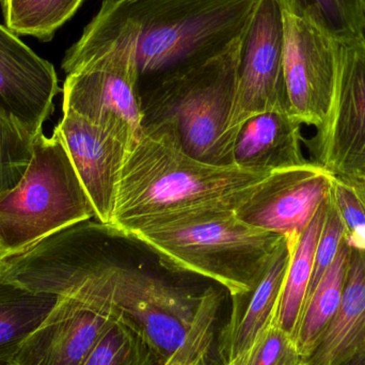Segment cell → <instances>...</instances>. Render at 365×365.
Returning a JSON list of instances; mask_svg holds the SVG:
<instances>
[{
  "instance_id": "6da1fadb",
  "label": "cell",
  "mask_w": 365,
  "mask_h": 365,
  "mask_svg": "<svg viewBox=\"0 0 365 365\" xmlns=\"http://www.w3.org/2000/svg\"><path fill=\"white\" fill-rule=\"evenodd\" d=\"M257 0H104L85 28L132 38L140 92L205 63L242 38Z\"/></svg>"
},
{
  "instance_id": "7a4b0ae2",
  "label": "cell",
  "mask_w": 365,
  "mask_h": 365,
  "mask_svg": "<svg viewBox=\"0 0 365 365\" xmlns=\"http://www.w3.org/2000/svg\"><path fill=\"white\" fill-rule=\"evenodd\" d=\"M268 175L206 164L166 137L141 130L126 158L108 227L130 236L189 210H235Z\"/></svg>"
},
{
  "instance_id": "3957f363",
  "label": "cell",
  "mask_w": 365,
  "mask_h": 365,
  "mask_svg": "<svg viewBox=\"0 0 365 365\" xmlns=\"http://www.w3.org/2000/svg\"><path fill=\"white\" fill-rule=\"evenodd\" d=\"M130 236L151 248L163 265L210 279L231 296L257 282L285 237L247 225L227 208L181 212Z\"/></svg>"
},
{
  "instance_id": "277c9868",
  "label": "cell",
  "mask_w": 365,
  "mask_h": 365,
  "mask_svg": "<svg viewBox=\"0 0 365 365\" xmlns=\"http://www.w3.org/2000/svg\"><path fill=\"white\" fill-rule=\"evenodd\" d=\"M240 38L218 57L171 75L141 93L143 130L166 137L195 160L234 166L229 132Z\"/></svg>"
},
{
  "instance_id": "5b68a950",
  "label": "cell",
  "mask_w": 365,
  "mask_h": 365,
  "mask_svg": "<svg viewBox=\"0 0 365 365\" xmlns=\"http://www.w3.org/2000/svg\"><path fill=\"white\" fill-rule=\"evenodd\" d=\"M96 217L59 135H38L19 182L0 193V252L12 257Z\"/></svg>"
},
{
  "instance_id": "8992f818",
  "label": "cell",
  "mask_w": 365,
  "mask_h": 365,
  "mask_svg": "<svg viewBox=\"0 0 365 365\" xmlns=\"http://www.w3.org/2000/svg\"><path fill=\"white\" fill-rule=\"evenodd\" d=\"M117 263L101 255L58 297L55 308L17 351L13 365H81L120 317L115 302Z\"/></svg>"
},
{
  "instance_id": "52a82bcc",
  "label": "cell",
  "mask_w": 365,
  "mask_h": 365,
  "mask_svg": "<svg viewBox=\"0 0 365 365\" xmlns=\"http://www.w3.org/2000/svg\"><path fill=\"white\" fill-rule=\"evenodd\" d=\"M284 23L279 0H257L240 38L235 100L229 132L267 111H289L284 66Z\"/></svg>"
},
{
  "instance_id": "ba28073f",
  "label": "cell",
  "mask_w": 365,
  "mask_h": 365,
  "mask_svg": "<svg viewBox=\"0 0 365 365\" xmlns=\"http://www.w3.org/2000/svg\"><path fill=\"white\" fill-rule=\"evenodd\" d=\"M282 10L289 111L302 125L319 132L334 103L340 41L311 19Z\"/></svg>"
},
{
  "instance_id": "9c48e42d",
  "label": "cell",
  "mask_w": 365,
  "mask_h": 365,
  "mask_svg": "<svg viewBox=\"0 0 365 365\" xmlns=\"http://www.w3.org/2000/svg\"><path fill=\"white\" fill-rule=\"evenodd\" d=\"M203 292L195 293L140 268L117 263L115 302L163 365L192 327Z\"/></svg>"
},
{
  "instance_id": "30bf717a",
  "label": "cell",
  "mask_w": 365,
  "mask_h": 365,
  "mask_svg": "<svg viewBox=\"0 0 365 365\" xmlns=\"http://www.w3.org/2000/svg\"><path fill=\"white\" fill-rule=\"evenodd\" d=\"M306 145L311 162L334 177L365 169V36L341 41L329 117Z\"/></svg>"
},
{
  "instance_id": "8fae6325",
  "label": "cell",
  "mask_w": 365,
  "mask_h": 365,
  "mask_svg": "<svg viewBox=\"0 0 365 365\" xmlns=\"http://www.w3.org/2000/svg\"><path fill=\"white\" fill-rule=\"evenodd\" d=\"M334 175L315 163L270 173L235 210L257 229L300 236L330 195Z\"/></svg>"
},
{
  "instance_id": "7c38bea8",
  "label": "cell",
  "mask_w": 365,
  "mask_h": 365,
  "mask_svg": "<svg viewBox=\"0 0 365 365\" xmlns=\"http://www.w3.org/2000/svg\"><path fill=\"white\" fill-rule=\"evenodd\" d=\"M78 175L96 218L109 227L130 145L121 137L71 110L55 128Z\"/></svg>"
},
{
  "instance_id": "4fadbf2b",
  "label": "cell",
  "mask_w": 365,
  "mask_h": 365,
  "mask_svg": "<svg viewBox=\"0 0 365 365\" xmlns=\"http://www.w3.org/2000/svg\"><path fill=\"white\" fill-rule=\"evenodd\" d=\"M60 92L53 64L0 25V109L36 139Z\"/></svg>"
},
{
  "instance_id": "5bb4252c",
  "label": "cell",
  "mask_w": 365,
  "mask_h": 365,
  "mask_svg": "<svg viewBox=\"0 0 365 365\" xmlns=\"http://www.w3.org/2000/svg\"><path fill=\"white\" fill-rule=\"evenodd\" d=\"M299 236H285L267 267L249 291L231 296V312L217 339L223 365L240 361L276 321L294 247Z\"/></svg>"
},
{
  "instance_id": "9a60e30c",
  "label": "cell",
  "mask_w": 365,
  "mask_h": 365,
  "mask_svg": "<svg viewBox=\"0 0 365 365\" xmlns=\"http://www.w3.org/2000/svg\"><path fill=\"white\" fill-rule=\"evenodd\" d=\"M302 126V122L287 111H267L249 118L236 134L234 166L270 175L307 164Z\"/></svg>"
},
{
  "instance_id": "2e32d148",
  "label": "cell",
  "mask_w": 365,
  "mask_h": 365,
  "mask_svg": "<svg viewBox=\"0 0 365 365\" xmlns=\"http://www.w3.org/2000/svg\"><path fill=\"white\" fill-rule=\"evenodd\" d=\"M353 355L365 358V250L349 248L340 309L306 365H338Z\"/></svg>"
},
{
  "instance_id": "e0dca14e",
  "label": "cell",
  "mask_w": 365,
  "mask_h": 365,
  "mask_svg": "<svg viewBox=\"0 0 365 365\" xmlns=\"http://www.w3.org/2000/svg\"><path fill=\"white\" fill-rule=\"evenodd\" d=\"M349 248L344 242L323 278L307 297L294 343L304 361L312 355L340 309Z\"/></svg>"
},
{
  "instance_id": "ac0fdd59",
  "label": "cell",
  "mask_w": 365,
  "mask_h": 365,
  "mask_svg": "<svg viewBox=\"0 0 365 365\" xmlns=\"http://www.w3.org/2000/svg\"><path fill=\"white\" fill-rule=\"evenodd\" d=\"M58 297L0 281V364H11L24 341L40 327Z\"/></svg>"
},
{
  "instance_id": "d6986e66",
  "label": "cell",
  "mask_w": 365,
  "mask_h": 365,
  "mask_svg": "<svg viewBox=\"0 0 365 365\" xmlns=\"http://www.w3.org/2000/svg\"><path fill=\"white\" fill-rule=\"evenodd\" d=\"M327 200L296 242L277 312V325L293 340L310 287L315 250L325 221Z\"/></svg>"
},
{
  "instance_id": "ffe728a7",
  "label": "cell",
  "mask_w": 365,
  "mask_h": 365,
  "mask_svg": "<svg viewBox=\"0 0 365 365\" xmlns=\"http://www.w3.org/2000/svg\"><path fill=\"white\" fill-rule=\"evenodd\" d=\"M83 0H0L6 27L16 36L48 42Z\"/></svg>"
},
{
  "instance_id": "44dd1931",
  "label": "cell",
  "mask_w": 365,
  "mask_h": 365,
  "mask_svg": "<svg viewBox=\"0 0 365 365\" xmlns=\"http://www.w3.org/2000/svg\"><path fill=\"white\" fill-rule=\"evenodd\" d=\"M81 365H163L140 332L121 314Z\"/></svg>"
},
{
  "instance_id": "7402d4cb",
  "label": "cell",
  "mask_w": 365,
  "mask_h": 365,
  "mask_svg": "<svg viewBox=\"0 0 365 365\" xmlns=\"http://www.w3.org/2000/svg\"><path fill=\"white\" fill-rule=\"evenodd\" d=\"M283 8L314 21L339 41L364 36L357 0H279Z\"/></svg>"
},
{
  "instance_id": "603a6c76",
  "label": "cell",
  "mask_w": 365,
  "mask_h": 365,
  "mask_svg": "<svg viewBox=\"0 0 365 365\" xmlns=\"http://www.w3.org/2000/svg\"><path fill=\"white\" fill-rule=\"evenodd\" d=\"M221 304V294L210 287L203 292L201 304L190 331L181 346L165 365H195L210 355Z\"/></svg>"
},
{
  "instance_id": "cb8c5ba5",
  "label": "cell",
  "mask_w": 365,
  "mask_h": 365,
  "mask_svg": "<svg viewBox=\"0 0 365 365\" xmlns=\"http://www.w3.org/2000/svg\"><path fill=\"white\" fill-rule=\"evenodd\" d=\"M329 197L344 225L343 242L365 250V187L349 175H334Z\"/></svg>"
},
{
  "instance_id": "d4e9b609",
  "label": "cell",
  "mask_w": 365,
  "mask_h": 365,
  "mask_svg": "<svg viewBox=\"0 0 365 365\" xmlns=\"http://www.w3.org/2000/svg\"><path fill=\"white\" fill-rule=\"evenodd\" d=\"M34 139L0 109V193L14 187L27 169Z\"/></svg>"
},
{
  "instance_id": "484cf974",
  "label": "cell",
  "mask_w": 365,
  "mask_h": 365,
  "mask_svg": "<svg viewBox=\"0 0 365 365\" xmlns=\"http://www.w3.org/2000/svg\"><path fill=\"white\" fill-rule=\"evenodd\" d=\"M233 365H306L293 339L276 321L265 330L250 351Z\"/></svg>"
},
{
  "instance_id": "4316f807",
  "label": "cell",
  "mask_w": 365,
  "mask_h": 365,
  "mask_svg": "<svg viewBox=\"0 0 365 365\" xmlns=\"http://www.w3.org/2000/svg\"><path fill=\"white\" fill-rule=\"evenodd\" d=\"M344 237V225L341 220L340 215L336 206L332 203L330 197L326 205V216L324 221L321 236L315 250L314 264H313L312 277L309 287L307 297L315 289L317 283L323 278L326 270L336 259ZM307 299V298H306Z\"/></svg>"
},
{
  "instance_id": "83f0119b",
  "label": "cell",
  "mask_w": 365,
  "mask_h": 365,
  "mask_svg": "<svg viewBox=\"0 0 365 365\" xmlns=\"http://www.w3.org/2000/svg\"><path fill=\"white\" fill-rule=\"evenodd\" d=\"M338 365H365V358L361 355H353L343 360Z\"/></svg>"
},
{
  "instance_id": "f1b7e54d",
  "label": "cell",
  "mask_w": 365,
  "mask_h": 365,
  "mask_svg": "<svg viewBox=\"0 0 365 365\" xmlns=\"http://www.w3.org/2000/svg\"><path fill=\"white\" fill-rule=\"evenodd\" d=\"M358 9H359L360 16L362 21V29L365 36V0H357Z\"/></svg>"
},
{
  "instance_id": "f546056e",
  "label": "cell",
  "mask_w": 365,
  "mask_h": 365,
  "mask_svg": "<svg viewBox=\"0 0 365 365\" xmlns=\"http://www.w3.org/2000/svg\"><path fill=\"white\" fill-rule=\"evenodd\" d=\"M349 177H351L354 178V179L357 180L358 182H361V184L365 187V169H364V170L359 171V173L349 175Z\"/></svg>"
},
{
  "instance_id": "4dcf8cb0",
  "label": "cell",
  "mask_w": 365,
  "mask_h": 365,
  "mask_svg": "<svg viewBox=\"0 0 365 365\" xmlns=\"http://www.w3.org/2000/svg\"><path fill=\"white\" fill-rule=\"evenodd\" d=\"M208 358H210V355L204 356V357L202 358L201 360H199L195 365H210V364H208Z\"/></svg>"
},
{
  "instance_id": "1f68e13d",
  "label": "cell",
  "mask_w": 365,
  "mask_h": 365,
  "mask_svg": "<svg viewBox=\"0 0 365 365\" xmlns=\"http://www.w3.org/2000/svg\"><path fill=\"white\" fill-rule=\"evenodd\" d=\"M4 259L2 257L1 252H0V272H1L2 266H4Z\"/></svg>"
},
{
  "instance_id": "d6a6232c",
  "label": "cell",
  "mask_w": 365,
  "mask_h": 365,
  "mask_svg": "<svg viewBox=\"0 0 365 365\" xmlns=\"http://www.w3.org/2000/svg\"><path fill=\"white\" fill-rule=\"evenodd\" d=\"M0 365H13L12 364H0Z\"/></svg>"
}]
</instances>
